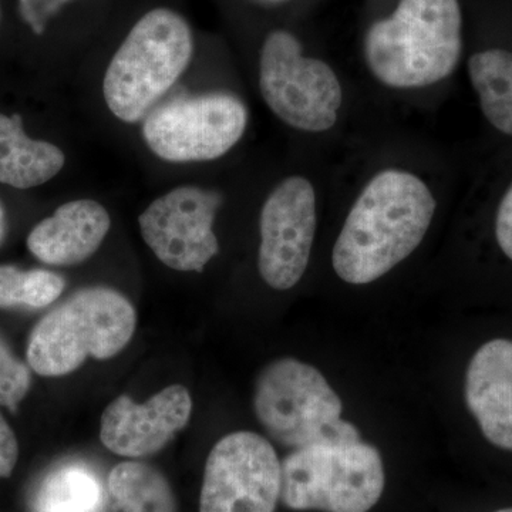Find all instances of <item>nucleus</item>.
I'll return each instance as SVG.
<instances>
[{"label": "nucleus", "mask_w": 512, "mask_h": 512, "mask_svg": "<svg viewBox=\"0 0 512 512\" xmlns=\"http://www.w3.org/2000/svg\"><path fill=\"white\" fill-rule=\"evenodd\" d=\"M429 184L403 168L370 178L348 212L332 251L335 274L349 285H369L420 247L436 214Z\"/></svg>", "instance_id": "nucleus-1"}, {"label": "nucleus", "mask_w": 512, "mask_h": 512, "mask_svg": "<svg viewBox=\"0 0 512 512\" xmlns=\"http://www.w3.org/2000/svg\"><path fill=\"white\" fill-rule=\"evenodd\" d=\"M367 69L389 89L436 86L456 72L463 53L458 0H400L387 18L367 29Z\"/></svg>", "instance_id": "nucleus-2"}, {"label": "nucleus", "mask_w": 512, "mask_h": 512, "mask_svg": "<svg viewBox=\"0 0 512 512\" xmlns=\"http://www.w3.org/2000/svg\"><path fill=\"white\" fill-rule=\"evenodd\" d=\"M194 37L183 16L171 9L146 13L107 67L103 96L113 116L137 123L156 109L158 101L190 66Z\"/></svg>", "instance_id": "nucleus-3"}, {"label": "nucleus", "mask_w": 512, "mask_h": 512, "mask_svg": "<svg viewBox=\"0 0 512 512\" xmlns=\"http://www.w3.org/2000/svg\"><path fill=\"white\" fill-rule=\"evenodd\" d=\"M136 326V309L123 293L107 286L80 289L33 329L29 366L46 377L69 375L87 357L106 360L119 355Z\"/></svg>", "instance_id": "nucleus-4"}, {"label": "nucleus", "mask_w": 512, "mask_h": 512, "mask_svg": "<svg viewBox=\"0 0 512 512\" xmlns=\"http://www.w3.org/2000/svg\"><path fill=\"white\" fill-rule=\"evenodd\" d=\"M281 468V501L295 511L369 512L386 485L379 450L362 440L296 448Z\"/></svg>", "instance_id": "nucleus-5"}, {"label": "nucleus", "mask_w": 512, "mask_h": 512, "mask_svg": "<svg viewBox=\"0 0 512 512\" xmlns=\"http://www.w3.org/2000/svg\"><path fill=\"white\" fill-rule=\"evenodd\" d=\"M254 407L269 437L293 450L319 441L360 440V431L342 419V400L326 377L295 357H281L262 369Z\"/></svg>", "instance_id": "nucleus-6"}, {"label": "nucleus", "mask_w": 512, "mask_h": 512, "mask_svg": "<svg viewBox=\"0 0 512 512\" xmlns=\"http://www.w3.org/2000/svg\"><path fill=\"white\" fill-rule=\"evenodd\" d=\"M259 90L269 110L286 126L322 134L336 126L343 87L330 64L303 55L301 42L286 30L266 36L259 56Z\"/></svg>", "instance_id": "nucleus-7"}, {"label": "nucleus", "mask_w": 512, "mask_h": 512, "mask_svg": "<svg viewBox=\"0 0 512 512\" xmlns=\"http://www.w3.org/2000/svg\"><path fill=\"white\" fill-rule=\"evenodd\" d=\"M248 119L247 106L234 94H195L151 110L143 124V137L161 160L212 161L237 146Z\"/></svg>", "instance_id": "nucleus-8"}, {"label": "nucleus", "mask_w": 512, "mask_h": 512, "mask_svg": "<svg viewBox=\"0 0 512 512\" xmlns=\"http://www.w3.org/2000/svg\"><path fill=\"white\" fill-rule=\"evenodd\" d=\"M282 468L274 446L252 431L222 437L205 464L200 512H275Z\"/></svg>", "instance_id": "nucleus-9"}, {"label": "nucleus", "mask_w": 512, "mask_h": 512, "mask_svg": "<svg viewBox=\"0 0 512 512\" xmlns=\"http://www.w3.org/2000/svg\"><path fill=\"white\" fill-rule=\"evenodd\" d=\"M318 228V198L308 178L292 175L276 185L259 217L258 269L265 284L289 291L301 282Z\"/></svg>", "instance_id": "nucleus-10"}, {"label": "nucleus", "mask_w": 512, "mask_h": 512, "mask_svg": "<svg viewBox=\"0 0 512 512\" xmlns=\"http://www.w3.org/2000/svg\"><path fill=\"white\" fill-rule=\"evenodd\" d=\"M221 205L218 192L192 185L174 188L140 215L141 235L168 268L201 272L220 251L214 221Z\"/></svg>", "instance_id": "nucleus-11"}, {"label": "nucleus", "mask_w": 512, "mask_h": 512, "mask_svg": "<svg viewBox=\"0 0 512 512\" xmlns=\"http://www.w3.org/2000/svg\"><path fill=\"white\" fill-rule=\"evenodd\" d=\"M191 413V394L181 384L165 387L143 404L120 396L101 416L100 440L117 456H153L187 426Z\"/></svg>", "instance_id": "nucleus-12"}, {"label": "nucleus", "mask_w": 512, "mask_h": 512, "mask_svg": "<svg viewBox=\"0 0 512 512\" xmlns=\"http://www.w3.org/2000/svg\"><path fill=\"white\" fill-rule=\"evenodd\" d=\"M464 397L488 443L512 451V340H490L474 353Z\"/></svg>", "instance_id": "nucleus-13"}, {"label": "nucleus", "mask_w": 512, "mask_h": 512, "mask_svg": "<svg viewBox=\"0 0 512 512\" xmlns=\"http://www.w3.org/2000/svg\"><path fill=\"white\" fill-rule=\"evenodd\" d=\"M111 218L100 202L76 200L60 205L55 214L32 229L28 248L47 265L82 264L96 254L109 234Z\"/></svg>", "instance_id": "nucleus-14"}, {"label": "nucleus", "mask_w": 512, "mask_h": 512, "mask_svg": "<svg viewBox=\"0 0 512 512\" xmlns=\"http://www.w3.org/2000/svg\"><path fill=\"white\" fill-rule=\"evenodd\" d=\"M64 163L66 157L55 144L26 136L18 114L0 113V184L28 190L56 177Z\"/></svg>", "instance_id": "nucleus-15"}, {"label": "nucleus", "mask_w": 512, "mask_h": 512, "mask_svg": "<svg viewBox=\"0 0 512 512\" xmlns=\"http://www.w3.org/2000/svg\"><path fill=\"white\" fill-rule=\"evenodd\" d=\"M468 77L485 119L512 137V52L487 49L468 60Z\"/></svg>", "instance_id": "nucleus-16"}, {"label": "nucleus", "mask_w": 512, "mask_h": 512, "mask_svg": "<svg viewBox=\"0 0 512 512\" xmlns=\"http://www.w3.org/2000/svg\"><path fill=\"white\" fill-rule=\"evenodd\" d=\"M103 484L92 468L82 463L53 468L40 481L35 497V512H103Z\"/></svg>", "instance_id": "nucleus-17"}, {"label": "nucleus", "mask_w": 512, "mask_h": 512, "mask_svg": "<svg viewBox=\"0 0 512 512\" xmlns=\"http://www.w3.org/2000/svg\"><path fill=\"white\" fill-rule=\"evenodd\" d=\"M109 494L121 512H178L173 488L161 471L124 461L109 474Z\"/></svg>", "instance_id": "nucleus-18"}, {"label": "nucleus", "mask_w": 512, "mask_h": 512, "mask_svg": "<svg viewBox=\"0 0 512 512\" xmlns=\"http://www.w3.org/2000/svg\"><path fill=\"white\" fill-rule=\"evenodd\" d=\"M64 286L62 276L46 269L0 265V308H46L62 295Z\"/></svg>", "instance_id": "nucleus-19"}, {"label": "nucleus", "mask_w": 512, "mask_h": 512, "mask_svg": "<svg viewBox=\"0 0 512 512\" xmlns=\"http://www.w3.org/2000/svg\"><path fill=\"white\" fill-rule=\"evenodd\" d=\"M29 387L28 366L13 356L5 340L0 336V406L15 410L25 399Z\"/></svg>", "instance_id": "nucleus-20"}, {"label": "nucleus", "mask_w": 512, "mask_h": 512, "mask_svg": "<svg viewBox=\"0 0 512 512\" xmlns=\"http://www.w3.org/2000/svg\"><path fill=\"white\" fill-rule=\"evenodd\" d=\"M70 2H74V0H19V12L22 19L28 23L29 28L36 35H42L45 33L50 19Z\"/></svg>", "instance_id": "nucleus-21"}, {"label": "nucleus", "mask_w": 512, "mask_h": 512, "mask_svg": "<svg viewBox=\"0 0 512 512\" xmlns=\"http://www.w3.org/2000/svg\"><path fill=\"white\" fill-rule=\"evenodd\" d=\"M494 231L498 247L512 262V181L498 204Z\"/></svg>", "instance_id": "nucleus-22"}, {"label": "nucleus", "mask_w": 512, "mask_h": 512, "mask_svg": "<svg viewBox=\"0 0 512 512\" xmlns=\"http://www.w3.org/2000/svg\"><path fill=\"white\" fill-rule=\"evenodd\" d=\"M19 447L15 433L0 414V478L9 477L18 463Z\"/></svg>", "instance_id": "nucleus-23"}, {"label": "nucleus", "mask_w": 512, "mask_h": 512, "mask_svg": "<svg viewBox=\"0 0 512 512\" xmlns=\"http://www.w3.org/2000/svg\"><path fill=\"white\" fill-rule=\"evenodd\" d=\"M6 235V214L5 208H3L2 202H0V244Z\"/></svg>", "instance_id": "nucleus-24"}, {"label": "nucleus", "mask_w": 512, "mask_h": 512, "mask_svg": "<svg viewBox=\"0 0 512 512\" xmlns=\"http://www.w3.org/2000/svg\"><path fill=\"white\" fill-rule=\"evenodd\" d=\"M258 2L279 3V2H285V0H258Z\"/></svg>", "instance_id": "nucleus-25"}, {"label": "nucleus", "mask_w": 512, "mask_h": 512, "mask_svg": "<svg viewBox=\"0 0 512 512\" xmlns=\"http://www.w3.org/2000/svg\"><path fill=\"white\" fill-rule=\"evenodd\" d=\"M495 512H512V507H510V508H503V510H498V511H495Z\"/></svg>", "instance_id": "nucleus-26"}]
</instances>
